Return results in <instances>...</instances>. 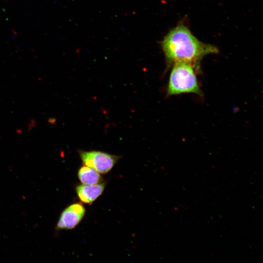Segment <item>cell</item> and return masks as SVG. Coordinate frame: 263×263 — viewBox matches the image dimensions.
Segmentation results:
<instances>
[{
  "mask_svg": "<svg viewBox=\"0 0 263 263\" xmlns=\"http://www.w3.org/2000/svg\"><path fill=\"white\" fill-rule=\"evenodd\" d=\"M78 154L83 165L101 174L109 172L119 159L118 156L97 150H79Z\"/></svg>",
  "mask_w": 263,
  "mask_h": 263,
  "instance_id": "3957f363",
  "label": "cell"
},
{
  "mask_svg": "<svg viewBox=\"0 0 263 263\" xmlns=\"http://www.w3.org/2000/svg\"><path fill=\"white\" fill-rule=\"evenodd\" d=\"M200 69L183 62L173 64L167 88V95L195 94L201 95L202 91L197 77Z\"/></svg>",
  "mask_w": 263,
  "mask_h": 263,
  "instance_id": "7a4b0ae2",
  "label": "cell"
},
{
  "mask_svg": "<svg viewBox=\"0 0 263 263\" xmlns=\"http://www.w3.org/2000/svg\"><path fill=\"white\" fill-rule=\"evenodd\" d=\"M105 187L104 183L87 185H79L76 187L75 190L79 200L87 204H91L103 193Z\"/></svg>",
  "mask_w": 263,
  "mask_h": 263,
  "instance_id": "5b68a950",
  "label": "cell"
},
{
  "mask_svg": "<svg viewBox=\"0 0 263 263\" xmlns=\"http://www.w3.org/2000/svg\"><path fill=\"white\" fill-rule=\"evenodd\" d=\"M77 176L83 185H94L100 183L102 180V177L99 172L85 165L79 168Z\"/></svg>",
  "mask_w": 263,
  "mask_h": 263,
  "instance_id": "8992f818",
  "label": "cell"
},
{
  "mask_svg": "<svg viewBox=\"0 0 263 263\" xmlns=\"http://www.w3.org/2000/svg\"><path fill=\"white\" fill-rule=\"evenodd\" d=\"M85 213V208L82 204H71L61 213L57 223V229H71L75 228L82 220Z\"/></svg>",
  "mask_w": 263,
  "mask_h": 263,
  "instance_id": "277c9868",
  "label": "cell"
},
{
  "mask_svg": "<svg viewBox=\"0 0 263 263\" xmlns=\"http://www.w3.org/2000/svg\"><path fill=\"white\" fill-rule=\"evenodd\" d=\"M161 45L168 67L176 63L183 62L200 69V61L205 56L219 52L215 46L198 39L182 24L170 30Z\"/></svg>",
  "mask_w": 263,
  "mask_h": 263,
  "instance_id": "6da1fadb",
  "label": "cell"
}]
</instances>
